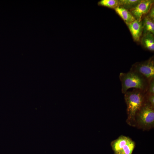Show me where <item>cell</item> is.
Segmentation results:
<instances>
[{
    "label": "cell",
    "instance_id": "obj_1",
    "mask_svg": "<svg viewBox=\"0 0 154 154\" xmlns=\"http://www.w3.org/2000/svg\"><path fill=\"white\" fill-rule=\"evenodd\" d=\"M146 92L141 90L134 89L124 94V99L127 105V122L130 125H135V115L145 101Z\"/></svg>",
    "mask_w": 154,
    "mask_h": 154
},
{
    "label": "cell",
    "instance_id": "obj_2",
    "mask_svg": "<svg viewBox=\"0 0 154 154\" xmlns=\"http://www.w3.org/2000/svg\"><path fill=\"white\" fill-rule=\"evenodd\" d=\"M119 77L121 84V92L124 94L129 88H133L145 92L149 82L140 74L130 70L127 73L121 72Z\"/></svg>",
    "mask_w": 154,
    "mask_h": 154
},
{
    "label": "cell",
    "instance_id": "obj_3",
    "mask_svg": "<svg viewBox=\"0 0 154 154\" xmlns=\"http://www.w3.org/2000/svg\"><path fill=\"white\" fill-rule=\"evenodd\" d=\"M135 121L140 127L148 129L153 127L154 124V107L145 102L136 114Z\"/></svg>",
    "mask_w": 154,
    "mask_h": 154
},
{
    "label": "cell",
    "instance_id": "obj_4",
    "mask_svg": "<svg viewBox=\"0 0 154 154\" xmlns=\"http://www.w3.org/2000/svg\"><path fill=\"white\" fill-rule=\"evenodd\" d=\"M130 70L140 74L149 82L154 78L153 56L146 60L134 63L132 65Z\"/></svg>",
    "mask_w": 154,
    "mask_h": 154
},
{
    "label": "cell",
    "instance_id": "obj_5",
    "mask_svg": "<svg viewBox=\"0 0 154 154\" xmlns=\"http://www.w3.org/2000/svg\"><path fill=\"white\" fill-rule=\"evenodd\" d=\"M154 2L153 0H141L135 8L129 11L136 20L141 21L143 17L148 13Z\"/></svg>",
    "mask_w": 154,
    "mask_h": 154
},
{
    "label": "cell",
    "instance_id": "obj_6",
    "mask_svg": "<svg viewBox=\"0 0 154 154\" xmlns=\"http://www.w3.org/2000/svg\"><path fill=\"white\" fill-rule=\"evenodd\" d=\"M133 40L135 42L140 41L142 35L143 26L142 21L135 20L127 25Z\"/></svg>",
    "mask_w": 154,
    "mask_h": 154
},
{
    "label": "cell",
    "instance_id": "obj_7",
    "mask_svg": "<svg viewBox=\"0 0 154 154\" xmlns=\"http://www.w3.org/2000/svg\"><path fill=\"white\" fill-rule=\"evenodd\" d=\"M142 46L146 49L151 51H154V36L151 33L143 34L140 40Z\"/></svg>",
    "mask_w": 154,
    "mask_h": 154
},
{
    "label": "cell",
    "instance_id": "obj_8",
    "mask_svg": "<svg viewBox=\"0 0 154 154\" xmlns=\"http://www.w3.org/2000/svg\"><path fill=\"white\" fill-rule=\"evenodd\" d=\"M114 9L126 25L136 20L130 12L125 9L118 6Z\"/></svg>",
    "mask_w": 154,
    "mask_h": 154
},
{
    "label": "cell",
    "instance_id": "obj_9",
    "mask_svg": "<svg viewBox=\"0 0 154 154\" xmlns=\"http://www.w3.org/2000/svg\"><path fill=\"white\" fill-rule=\"evenodd\" d=\"M131 139L129 138L121 135L112 141L111 143L112 149L116 154Z\"/></svg>",
    "mask_w": 154,
    "mask_h": 154
},
{
    "label": "cell",
    "instance_id": "obj_10",
    "mask_svg": "<svg viewBox=\"0 0 154 154\" xmlns=\"http://www.w3.org/2000/svg\"><path fill=\"white\" fill-rule=\"evenodd\" d=\"M143 26V34L147 33L154 34V20L146 15L142 20Z\"/></svg>",
    "mask_w": 154,
    "mask_h": 154
},
{
    "label": "cell",
    "instance_id": "obj_11",
    "mask_svg": "<svg viewBox=\"0 0 154 154\" xmlns=\"http://www.w3.org/2000/svg\"><path fill=\"white\" fill-rule=\"evenodd\" d=\"M141 0H119V6L129 11L135 8Z\"/></svg>",
    "mask_w": 154,
    "mask_h": 154
},
{
    "label": "cell",
    "instance_id": "obj_12",
    "mask_svg": "<svg viewBox=\"0 0 154 154\" xmlns=\"http://www.w3.org/2000/svg\"><path fill=\"white\" fill-rule=\"evenodd\" d=\"M98 4L99 6L114 9L119 6L118 0H101L98 2Z\"/></svg>",
    "mask_w": 154,
    "mask_h": 154
},
{
    "label": "cell",
    "instance_id": "obj_13",
    "mask_svg": "<svg viewBox=\"0 0 154 154\" xmlns=\"http://www.w3.org/2000/svg\"><path fill=\"white\" fill-rule=\"evenodd\" d=\"M135 147V143L131 139L116 154H131Z\"/></svg>",
    "mask_w": 154,
    "mask_h": 154
},
{
    "label": "cell",
    "instance_id": "obj_14",
    "mask_svg": "<svg viewBox=\"0 0 154 154\" xmlns=\"http://www.w3.org/2000/svg\"><path fill=\"white\" fill-rule=\"evenodd\" d=\"M145 101L154 107V94H150L146 93L145 97Z\"/></svg>",
    "mask_w": 154,
    "mask_h": 154
},
{
    "label": "cell",
    "instance_id": "obj_15",
    "mask_svg": "<svg viewBox=\"0 0 154 154\" xmlns=\"http://www.w3.org/2000/svg\"><path fill=\"white\" fill-rule=\"evenodd\" d=\"M146 93L150 94H154V78L149 81Z\"/></svg>",
    "mask_w": 154,
    "mask_h": 154
},
{
    "label": "cell",
    "instance_id": "obj_16",
    "mask_svg": "<svg viewBox=\"0 0 154 154\" xmlns=\"http://www.w3.org/2000/svg\"><path fill=\"white\" fill-rule=\"evenodd\" d=\"M146 15L151 19L154 20V7L153 5L152 6Z\"/></svg>",
    "mask_w": 154,
    "mask_h": 154
}]
</instances>
